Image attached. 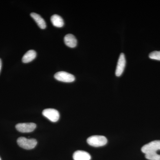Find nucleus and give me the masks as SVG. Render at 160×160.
<instances>
[{"label": "nucleus", "mask_w": 160, "mask_h": 160, "mask_svg": "<svg viewBox=\"0 0 160 160\" xmlns=\"http://www.w3.org/2000/svg\"><path fill=\"white\" fill-rule=\"evenodd\" d=\"M126 60L125 54L123 53L120 54L115 74L116 76L120 77L122 74L126 66Z\"/></svg>", "instance_id": "7"}, {"label": "nucleus", "mask_w": 160, "mask_h": 160, "mask_svg": "<svg viewBox=\"0 0 160 160\" xmlns=\"http://www.w3.org/2000/svg\"><path fill=\"white\" fill-rule=\"evenodd\" d=\"M145 157L149 160H160V140L152 141L142 148Z\"/></svg>", "instance_id": "1"}, {"label": "nucleus", "mask_w": 160, "mask_h": 160, "mask_svg": "<svg viewBox=\"0 0 160 160\" xmlns=\"http://www.w3.org/2000/svg\"><path fill=\"white\" fill-rule=\"evenodd\" d=\"M149 58L151 59L160 61V51L152 52L149 54Z\"/></svg>", "instance_id": "13"}, {"label": "nucleus", "mask_w": 160, "mask_h": 160, "mask_svg": "<svg viewBox=\"0 0 160 160\" xmlns=\"http://www.w3.org/2000/svg\"><path fill=\"white\" fill-rule=\"evenodd\" d=\"M87 142L89 145L93 147H101L107 144V139L103 136L95 135L88 138Z\"/></svg>", "instance_id": "2"}, {"label": "nucleus", "mask_w": 160, "mask_h": 160, "mask_svg": "<svg viewBox=\"0 0 160 160\" xmlns=\"http://www.w3.org/2000/svg\"><path fill=\"white\" fill-rule=\"evenodd\" d=\"M36 128V125L34 123H19L16 126L17 130L20 132H30L34 131Z\"/></svg>", "instance_id": "6"}, {"label": "nucleus", "mask_w": 160, "mask_h": 160, "mask_svg": "<svg viewBox=\"0 0 160 160\" xmlns=\"http://www.w3.org/2000/svg\"><path fill=\"white\" fill-rule=\"evenodd\" d=\"M51 21L52 25L55 27L61 28L64 25V22L62 18L57 14L52 15L51 18Z\"/></svg>", "instance_id": "12"}, {"label": "nucleus", "mask_w": 160, "mask_h": 160, "mask_svg": "<svg viewBox=\"0 0 160 160\" xmlns=\"http://www.w3.org/2000/svg\"><path fill=\"white\" fill-rule=\"evenodd\" d=\"M30 16L34 21L37 23L38 26L41 28V29H46V25L45 20L40 15L35 12H32L30 14Z\"/></svg>", "instance_id": "10"}, {"label": "nucleus", "mask_w": 160, "mask_h": 160, "mask_svg": "<svg viewBox=\"0 0 160 160\" xmlns=\"http://www.w3.org/2000/svg\"><path fill=\"white\" fill-rule=\"evenodd\" d=\"M2 60L0 59V72H1V69H2Z\"/></svg>", "instance_id": "14"}, {"label": "nucleus", "mask_w": 160, "mask_h": 160, "mask_svg": "<svg viewBox=\"0 0 160 160\" xmlns=\"http://www.w3.org/2000/svg\"><path fill=\"white\" fill-rule=\"evenodd\" d=\"M54 78L60 82L68 83L72 82L75 79L73 75L64 71L58 72L56 73L54 75Z\"/></svg>", "instance_id": "4"}, {"label": "nucleus", "mask_w": 160, "mask_h": 160, "mask_svg": "<svg viewBox=\"0 0 160 160\" xmlns=\"http://www.w3.org/2000/svg\"><path fill=\"white\" fill-rule=\"evenodd\" d=\"M0 160H1V158H0Z\"/></svg>", "instance_id": "15"}, {"label": "nucleus", "mask_w": 160, "mask_h": 160, "mask_svg": "<svg viewBox=\"0 0 160 160\" xmlns=\"http://www.w3.org/2000/svg\"><path fill=\"white\" fill-rule=\"evenodd\" d=\"M64 42L66 46L70 48H74L77 45V40L72 34L66 35L64 38Z\"/></svg>", "instance_id": "9"}, {"label": "nucleus", "mask_w": 160, "mask_h": 160, "mask_svg": "<svg viewBox=\"0 0 160 160\" xmlns=\"http://www.w3.org/2000/svg\"><path fill=\"white\" fill-rule=\"evenodd\" d=\"M17 143L20 147L26 149H33L37 144V141L35 139H27L25 137H20L17 140Z\"/></svg>", "instance_id": "3"}, {"label": "nucleus", "mask_w": 160, "mask_h": 160, "mask_svg": "<svg viewBox=\"0 0 160 160\" xmlns=\"http://www.w3.org/2000/svg\"><path fill=\"white\" fill-rule=\"evenodd\" d=\"M72 157L74 160H90L91 159V156L88 152L82 150L75 152Z\"/></svg>", "instance_id": "8"}, {"label": "nucleus", "mask_w": 160, "mask_h": 160, "mask_svg": "<svg viewBox=\"0 0 160 160\" xmlns=\"http://www.w3.org/2000/svg\"><path fill=\"white\" fill-rule=\"evenodd\" d=\"M37 53L35 51L33 50H30L23 56L22 61L23 63H27L30 62L36 57Z\"/></svg>", "instance_id": "11"}, {"label": "nucleus", "mask_w": 160, "mask_h": 160, "mask_svg": "<svg viewBox=\"0 0 160 160\" xmlns=\"http://www.w3.org/2000/svg\"><path fill=\"white\" fill-rule=\"evenodd\" d=\"M42 114L45 117L53 122H58L59 119L60 114L59 112L54 109H46L42 112Z\"/></svg>", "instance_id": "5"}]
</instances>
